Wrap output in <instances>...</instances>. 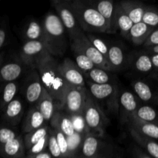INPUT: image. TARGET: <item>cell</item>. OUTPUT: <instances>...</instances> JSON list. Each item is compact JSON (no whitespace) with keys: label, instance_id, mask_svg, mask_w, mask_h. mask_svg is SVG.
<instances>
[{"label":"cell","instance_id":"obj_43","mask_svg":"<svg viewBox=\"0 0 158 158\" xmlns=\"http://www.w3.org/2000/svg\"><path fill=\"white\" fill-rule=\"evenodd\" d=\"M158 46V29H154L149 36L148 37L145 43H143V46L147 48L152 47V46Z\"/></svg>","mask_w":158,"mask_h":158},{"label":"cell","instance_id":"obj_6","mask_svg":"<svg viewBox=\"0 0 158 158\" xmlns=\"http://www.w3.org/2000/svg\"><path fill=\"white\" fill-rule=\"evenodd\" d=\"M69 44L71 49H75L83 52L92 61L96 67L100 68L108 72H114L107 60L91 44L85 32H82L69 40Z\"/></svg>","mask_w":158,"mask_h":158},{"label":"cell","instance_id":"obj_50","mask_svg":"<svg viewBox=\"0 0 158 158\" xmlns=\"http://www.w3.org/2000/svg\"><path fill=\"white\" fill-rule=\"evenodd\" d=\"M94 158H103V157H94Z\"/></svg>","mask_w":158,"mask_h":158},{"label":"cell","instance_id":"obj_19","mask_svg":"<svg viewBox=\"0 0 158 158\" xmlns=\"http://www.w3.org/2000/svg\"><path fill=\"white\" fill-rule=\"evenodd\" d=\"M107 61L114 72L123 70L128 66V58H127L123 48L118 44L110 45Z\"/></svg>","mask_w":158,"mask_h":158},{"label":"cell","instance_id":"obj_25","mask_svg":"<svg viewBox=\"0 0 158 158\" xmlns=\"http://www.w3.org/2000/svg\"><path fill=\"white\" fill-rule=\"evenodd\" d=\"M119 4L134 24L142 22V17L148 6L140 2L131 0L121 1Z\"/></svg>","mask_w":158,"mask_h":158},{"label":"cell","instance_id":"obj_12","mask_svg":"<svg viewBox=\"0 0 158 158\" xmlns=\"http://www.w3.org/2000/svg\"><path fill=\"white\" fill-rule=\"evenodd\" d=\"M59 71L63 80L69 85L77 87H86L84 73L71 59L66 58L62 63H59Z\"/></svg>","mask_w":158,"mask_h":158},{"label":"cell","instance_id":"obj_32","mask_svg":"<svg viewBox=\"0 0 158 158\" xmlns=\"http://www.w3.org/2000/svg\"><path fill=\"white\" fill-rule=\"evenodd\" d=\"M132 87L134 93L140 100L144 102H150L154 98V93L151 87L146 83L140 80H136L132 82Z\"/></svg>","mask_w":158,"mask_h":158},{"label":"cell","instance_id":"obj_7","mask_svg":"<svg viewBox=\"0 0 158 158\" xmlns=\"http://www.w3.org/2000/svg\"><path fill=\"white\" fill-rule=\"evenodd\" d=\"M113 152L114 148L110 143L103 141L101 137L89 133L83 137L81 148L77 157L80 158H112Z\"/></svg>","mask_w":158,"mask_h":158},{"label":"cell","instance_id":"obj_14","mask_svg":"<svg viewBox=\"0 0 158 158\" xmlns=\"http://www.w3.org/2000/svg\"><path fill=\"white\" fill-rule=\"evenodd\" d=\"M88 2L94 6L103 17L107 26L108 33L114 34L117 32L115 26V6L112 0H101V1H90Z\"/></svg>","mask_w":158,"mask_h":158},{"label":"cell","instance_id":"obj_35","mask_svg":"<svg viewBox=\"0 0 158 158\" xmlns=\"http://www.w3.org/2000/svg\"><path fill=\"white\" fill-rule=\"evenodd\" d=\"M72 51L73 52L74 58H75L74 62L83 73H86L91 69H94V67H96L94 63H92V61L86 56H85L83 52L78 50H75V49H72Z\"/></svg>","mask_w":158,"mask_h":158},{"label":"cell","instance_id":"obj_41","mask_svg":"<svg viewBox=\"0 0 158 158\" xmlns=\"http://www.w3.org/2000/svg\"><path fill=\"white\" fill-rule=\"evenodd\" d=\"M48 140H49V134L43 137L39 142H37L35 144H34L28 151H26V155H34V154L43 153L44 151H47L46 150H47L48 146Z\"/></svg>","mask_w":158,"mask_h":158},{"label":"cell","instance_id":"obj_4","mask_svg":"<svg viewBox=\"0 0 158 158\" xmlns=\"http://www.w3.org/2000/svg\"><path fill=\"white\" fill-rule=\"evenodd\" d=\"M83 114L89 132L98 137H103L109 120L98 103L93 98L89 92Z\"/></svg>","mask_w":158,"mask_h":158},{"label":"cell","instance_id":"obj_31","mask_svg":"<svg viewBox=\"0 0 158 158\" xmlns=\"http://www.w3.org/2000/svg\"><path fill=\"white\" fill-rule=\"evenodd\" d=\"M49 129H50V127H49L46 124L42 127L39 128V129L25 134V136L23 137V142H24L26 151H28L30 148H32L37 142L42 140L43 137L48 135L49 132Z\"/></svg>","mask_w":158,"mask_h":158},{"label":"cell","instance_id":"obj_37","mask_svg":"<svg viewBox=\"0 0 158 158\" xmlns=\"http://www.w3.org/2000/svg\"><path fill=\"white\" fill-rule=\"evenodd\" d=\"M142 23L151 28L158 26V10L151 6H148L142 17Z\"/></svg>","mask_w":158,"mask_h":158},{"label":"cell","instance_id":"obj_42","mask_svg":"<svg viewBox=\"0 0 158 158\" xmlns=\"http://www.w3.org/2000/svg\"><path fill=\"white\" fill-rule=\"evenodd\" d=\"M52 130H53L54 133H55L57 143H58L59 148H60L62 158H69L66 137L65 135H63V134H62L61 132H60V131H56V130H54V129H52Z\"/></svg>","mask_w":158,"mask_h":158},{"label":"cell","instance_id":"obj_30","mask_svg":"<svg viewBox=\"0 0 158 158\" xmlns=\"http://www.w3.org/2000/svg\"><path fill=\"white\" fill-rule=\"evenodd\" d=\"M19 90V84L16 82L5 83L0 91V112H2L6 106L15 98Z\"/></svg>","mask_w":158,"mask_h":158},{"label":"cell","instance_id":"obj_20","mask_svg":"<svg viewBox=\"0 0 158 158\" xmlns=\"http://www.w3.org/2000/svg\"><path fill=\"white\" fill-rule=\"evenodd\" d=\"M49 123L51 128L60 131L66 137L73 135L75 133L69 115L61 110L55 113Z\"/></svg>","mask_w":158,"mask_h":158},{"label":"cell","instance_id":"obj_38","mask_svg":"<svg viewBox=\"0 0 158 158\" xmlns=\"http://www.w3.org/2000/svg\"><path fill=\"white\" fill-rule=\"evenodd\" d=\"M86 37L89 40L91 44L97 49V50L107 60V55L108 52H109L110 45H107L104 40L98 38V37L94 35L88 34V35H86Z\"/></svg>","mask_w":158,"mask_h":158},{"label":"cell","instance_id":"obj_11","mask_svg":"<svg viewBox=\"0 0 158 158\" xmlns=\"http://www.w3.org/2000/svg\"><path fill=\"white\" fill-rule=\"evenodd\" d=\"M43 89L36 69L29 68V71L25 78L23 89V94L27 103L31 106L36 104L41 97Z\"/></svg>","mask_w":158,"mask_h":158},{"label":"cell","instance_id":"obj_22","mask_svg":"<svg viewBox=\"0 0 158 158\" xmlns=\"http://www.w3.org/2000/svg\"><path fill=\"white\" fill-rule=\"evenodd\" d=\"M128 131L134 141L144 150L146 154L153 158H158V143L155 140L140 134L131 127H128Z\"/></svg>","mask_w":158,"mask_h":158},{"label":"cell","instance_id":"obj_21","mask_svg":"<svg viewBox=\"0 0 158 158\" xmlns=\"http://www.w3.org/2000/svg\"><path fill=\"white\" fill-rule=\"evenodd\" d=\"M35 106L42 114L46 123H49L55 113L60 110L57 103L54 101L52 97L46 92L45 89H43L41 97Z\"/></svg>","mask_w":158,"mask_h":158},{"label":"cell","instance_id":"obj_40","mask_svg":"<svg viewBox=\"0 0 158 158\" xmlns=\"http://www.w3.org/2000/svg\"><path fill=\"white\" fill-rule=\"evenodd\" d=\"M19 135V134L17 133V131L12 128L1 127H0V146L13 140Z\"/></svg>","mask_w":158,"mask_h":158},{"label":"cell","instance_id":"obj_10","mask_svg":"<svg viewBox=\"0 0 158 158\" xmlns=\"http://www.w3.org/2000/svg\"><path fill=\"white\" fill-rule=\"evenodd\" d=\"M47 54L49 53L43 43L40 41H26L20 48V61L27 67L35 69L39 61Z\"/></svg>","mask_w":158,"mask_h":158},{"label":"cell","instance_id":"obj_24","mask_svg":"<svg viewBox=\"0 0 158 158\" xmlns=\"http://www.w3.org/2000/svg\"><path fill=\"white\" fill-rule=\"evenodd\" d=\"M22 34L25 42L40 41L43 43L44 31L43 23L36 19L29 20L23 26Z\"/></svg>","mask_w":158,"mask_h":158},{"label":"cell","instance_id":"obj_33","mask_svg":"<svg viewBox=\"0 0 158 158\" xmlns=\"http://www.w3.org/2000/svg\"><path fill=\"white\" fill-rule=\"evenodd\" d=\"M83 137L84 136L76 132L73 135L66 137L69 158H75L78 156L83 143Z\"/></svg>","mask_w":158,"mask_h":158},{"label":"cell","instance_id":"obj_27","mask_svg":"<svg viewBox=\"0 0 158 158\" xmlns=\"http://www.w3.org/2000/svg\"><path fill=\"white\" fill-rule=\"evenodd\" d=\"M154 30V28L147 26L143 23H137L133 25L130 30L127 39L135 46L143 45L151 32Z\"/></svg>","mask_w":158,"mask_h":158},{"label":"cell","instance_id":"obj_16","mask_svg":"<svg viewBox=\"0 0 158 158\" xmlns=\"http://www.w3.org/2000/svg\"><path fill=\"white\" fill-rule=\"evenodd\" d=\"M0 154L3 158H24L26 156L23 137L19 135L13 140L0 146Z\"/></svg>","mask_w":158,"mask_h":158},{"label":"cell","instance_id":"obj_13","mask_svg":"<svg viewBox=\"0 0 158 158\" xmlns=\"http://www.w3.org/2000/svg\"><path fill=\"white\" fill-rule=\"evenodd\" d=\"M140 106L134 94L127 90L120 93L118 100V114L122 124H127L129 117Z\"/></svg>","mask_w":158,"mask_h":158},{"label":"cell","instance_id":"obj_18","mask_svg":"<svg viewBox=\"0 0 158 158\" xmlns=\"http://www.w3.org/2000/svg\"><path fill=\"white\" fill-rule=\"evenodd\" d=\"M127 125L146 137L158 140V125L156 123L143 121L132 114L128 119Z\"/></svg>","mask_w":158,"mask_h":158},{"label":"cell","instance_id":"obj_44","mask_svg":"<svg viewBox=\"0 0 158 158\" xmlns=\"http://www.w3.org/2000/svg\"><path fill=\"white\" fill-rule=\"evenodd\" d=\"M131 154L134 158H153L144 152L137 145H133L131 149Z\"/></svg>","mask_w":158,"mask_h":158},{"label":"cell","instance_id":"obj_23","mask_svg":"<svg viewBox=\"0 0 158 158\" xmlns=\"http://www.w3.org/2000/svg\"><path fill=\"white\" fill-rule=\"evenodd\" d=\"M46 123L42 114L40 112L36 106L33 105V106H31V107L28 110L27 114L23 121L22 129L23 132L28 134L31 131L42 127L46 125Z\"/></svg>","mask_w":158,"mask_h":158},{"label":"cell","instance_id":"obj_9","mask_svg":"<svg viewBox=\"0 0 158 158\" xmlns=\"http://www.w3.org/2000/svg\"><path fill=\"white\" fill-rule=\"evenodd\" d=\"M51 4L69 35V40L83 32L76 19L69 0H53L51 2Z\"/></svg>","mask_w":158,"mask_h":158},{"label":"cell","instance_id":"obj_2","mask_svg":"<svg viewBox=\"0 0 158 158\" xmlns=\"http://www.w3.org/2000/svg\"><path fill=\"white\" fill-rule=\"evenodd\" d=\"M44 40L43 44L52 56H63L67 49L66 31L56 13L49 12L43 20Z\"/></svg>","mask_w":158,"mask_h":158},{"label":"cell","instance_id":"obj_1","mask_svg":"<svg viewBox=\"0 0 158 158\" xmlns=\"http://www.w3.org/2000/svg\"><path fill=\"white\" fill-rule=\"evenodd\" d=\"M35 69L38 72L42 85L52 97L60 110L68 83L63 80L59 71V63L50 54H47L39 61Z\"/></svg>","mask_w":158,"mask_h":158},{"label":"cell","instance_id":"obj_45","mask_svg":"<svg viewBox=\"0 0 158 158\" xmlns=\"http://www.w3.org/2000/svg\"><path fill=\"white\" fill-rule=\"evenodd\" d=\"M7 39V31L5 28L0 27V49L3 47Z\"/></svg>","mask_w":158,"mask_h":158},{"label":"cell","instance_id":"obj_48","mask_svg":"<svg viewBox=\"0 0 158 158\" xmlns=\"http://www.w3.org/2000/svg\"><path fill=\"white\" fill-rule=\"evenodd\" d=\"M148 51L151 54L152 53H158V46H152V47L147 48Z\"/></svg>","mask_w":158,"mask_h":158},{"label":"cell","instance_id":"obj_46","mask_svg":"<svg viewBox=\"0 0 158 158\" xmlns=\"http://www.w3.org/2000/svg\"><path fill=\"white\" fill-rule=\"evenodd\" d=\"M24 158H52V156L49 154L48 151H44L43 153H40L38 154H34V155H26Z\"/></svg>","mask_w":158,"mask_h":158},{"label":"cell","instance_id":"obj_36","mask_svg":"<svg viewBox=\"0 0 158 158\" xmlns=\"http://www.w3.org/2000/svg\"><path fill=\"white\" fill-rule=\"evenodd\" d=\"M69 117H70L71 121H72L74 132L83 136L89 134V130H88L87 126H86V121H85L83 113L82 114L69 115Z\"/></svg>","mask_w":158,"mask_h":158},{"label":"cell","instance_id":"obj_47","mask_svg":"<svg viewBox=\"0 0 158 158\" xmlns=\"http://www.w3.org/2000/svg\"><path fill=\"white\" fill-rule=\"evenodd\" d=\"M151 56V63H152L153 68L158 69V53H152L150 54Z\"/></svg>","mask_w":158,"mask_h":158},{"label":"cell","instance_id":"obj_3","mask_svg":"<svg viewBox=\"0 0 158 158\" xmlns=\"http://www.w3.org/2000/svg\"><path fill=\"white\" fill-rule=\"evenodd\" d=\"M69 2L76 19L83 32L108 33L105 19L88 1L69 0Z\"/></svg>","mask_w":158,"mask_h":158},{"label":"cell","instance_id":"obj_15","mask_svg":"<svg viewBox=\"0 0 158 158\" xmlns=\"http://www.w3.org/2000/svg\"><path fill=\"white\" fill-rule=\"evenodd\" d=\"M26 67L27 66H25L21 61L3 63L0 69V82L4 83L15 82L24 73Z\"/></svg>","mask_w":158,"mask_h":158},{"label":"cell","instance_id":"obj_34","mask_svg":"<svg viewBox=\"0 0 158 158\" xmlns=\"http://www.w3.org/2000/svg\"><path fill=\"white\" fill-rule=\"evenodd\" d=\"M134 114L140 120L158 125V114L151 106H140Z\"/></svg>","mask_w":158,"mask_h":158},{"label":"cell","instance_id":"obj_5","mask_svg":"<svg viewBox=\"0 0 158 158\" xmlns=\"http://www.w3.org/2000/svg\"><path fill=\"white\" fill-rule=\"evenodd\" d=\"M86 89L96 101L106 104L111 112L118 114V100L120 92L116 83L96 84L86 80Z\"/></svg>","mask_w":158,"mask_h":158},{"label":"cell","instance_id":"obj_26","mask_svg":"<svg viewBox=\"0 0 158 158\" xmlns=\"http://www.w3.org/2000/svg\"><path fill=\"white\" fill-rule=\"evenodd\" d=\"M128 66L134 70L143 73L151 72L154 69L150 54L144 52L133 53L128 58Z\"/></svg>","mask_w":158,"mask_h":158},{"label":"cell","instance_id":"obj_17","mask_svg":"<svg viewBox=\"0 0 158 158\" xmlns=\"http://www.w3.org/2000/svg\"><path fill=\"white\" fill-rule=\"evenodd\" d=\"M2 119L12 126L18 124L22 120L24 106L19 98H15L6 106L2 112Z\"/></svg>","mask_w":158,"mask_h":158},{"label":"cell","instance_id":"obj_51","mask_svg":"<svg viewBox=\"0 0 158 158\" xmlns=\"http://www.w3.org/2000/svg\"><path fill=\"white\" fill-rule=\"evenodd\" d=\"M75 158H80V157H75Z\"/></svg>","mask_w":158,"mask_h":158},{"label":"cell","instance_id":"obj_28","mask_svg":"<svg viewBox=\"0 0 158 158\" xmlns=\"http://www.w3.org/2000/svg\"><path fill=\"white\" fill-rule=\"evenodd\" d=\"M134 23H132L127 14L123 12L120 4H117L115 6V26L117 31H120L122 36L127 39L130 30L132 28Z\"/></svg>","mask_w":158,"mask_h":158},{"label":"cell","instance_id":"obj_29","mask_svg":"<svg viewBox=\"0 0 158 158\" xmlns=\"http://www.w3.org/2000/svg\"><path fill=\"white\" fill-rule=\"evenodd\" d=\"M84 76L86 80L96 84L115 83V77L114 74L98 67H94L90 71L85 73Z\"/></svg>","mask_w":158,"mask_h":158},{"label":"cell","instance_id":"obj_49","mask_svg":"<svg viewBox=\"0 0 158 158\" xmlns=\"http://www.w3.org/2000/svg\"><path fill=\"white\" fill-rule=\"evenodd\" d=\"M3 63H4V52H0V69Z\"/></svg>","mask_w":158,"mask_h":158},{"label":"cell","instance_id":"obj_8","mask_svg":"<svg viewBox=\"0 0 158 158\" xmlns=\"http://www.w3.org/2000/svg\"><path fill=\"white\" fill-rule=\"evenodd\" d=\"M87 95L88 90L86 87H77L68 85L60 110L69 115L82 114Z\"/></svg>","mask_w":158,"mask_h":158},{"label":"cell","instance_id":"obj_39","mask_svg":"<svg viewBox=\"0 0 158 158\" xmlns=\"http://www.w3.org/2000/svg\"><path fill=\"white\" fill-rule=\"evenodd\" d=\"M47 150V151L52 156V158H62L60 148H59L58 143H57L55 133L51 127L49 132Z\"/></svg>","mask_w":158,"mask_h":158}]
</instances>
